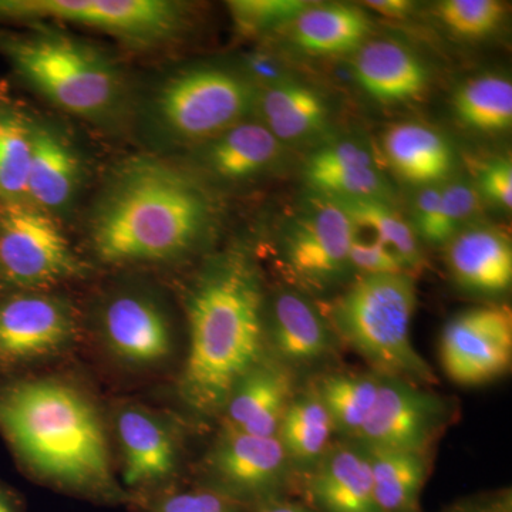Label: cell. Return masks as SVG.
Listing matches in <instances>:
<instances>
[{"instance_id":"6da1fadb","label":"cell","mask_w":512,"mask_h":512,"mask_svg":"<svg viewBox=\"0 0 512 512\" xmlns=\"http://www.w3.org/2000/svg\"><path fill=\"white\" fill-rule=\"evenodd\" d=\"M212 214L211 198L190 174L134 158L117 168L94 208V252L106 264L178 258L207 234Z\"/></svg>"},{"instance_id":"7a4b0ae2","label":"cell","mask_w":512,"mask_h":512,"mask_svg":"<svg viewBox=\"0 0 512 512\" xmlns=\"http://www.w3.org/2000/svg\"><path fill=\"white\" fill-rule=\"evenodd\" d=\"M190 348L180 393L192 410L215 414L268 352L264 293L254 264L242 254L222 256L198 279L188 299Z\"/></svg>"},{"instance_id":"3957f363","label":"cell","mask_w":512,"mask_h":512,"mask_svg":"<svg viewBox=\"0 0 512 512\" xmlns=\"http://www.w3.org/2000/svg\"><path fill=\"white\" fill-rule=\"evenodd\" d=\"M0 434L35 476L79 493L114 494L99 413L69 384L28 377L0 382Z\"/></svg>"},{"instance_id":"277c9868","label":"cell","mask_w":512,"mask_h":512,"mask_svg":"<svg viewBox=\"0 0 512 512\" xmlns=\"http://www.w3.org/2000/svg\"><path fill=\"white\" fill-rule=\"evenodd\" d=\"M414 281L409 274L359 276L333 303L328 320L339 342L355 350L372 372L427 387L437 376L410 335L417 306Z\"/></svg>"},{"instance_id":"5b68a950","label":"cell","mask_w":512,"mask_h":512,"mask_svg":"<svg viewBox=\"0 0 512 512\" xmlns=\"http://www.w3.org/2000/svg\"><path fill=\"white\" fill-rule=\"evenodd\" d=\"M0 53L26 83L60 109L103 119L119 106V72L86 43L50 32L0 35Z\"/></svg>"},{"instance_id":"8992f818","label":"cell","mask_w":512,"mask_h":512,"mask_svg":"<svg viewBox=\"0 0 512 512\" xmlns=\"http://www.w3.org/2000/svg\"><path fill=\"white\" fill-rule=\"evenodd\" d=\"M256 86L239 74L198 67L170 77L154 99V117L167 136L211 140L255 109Z\"/></svg>"},{"instance_id":"52a82bcc","label":"cell","mask_w":512,"mask_h":512,"mask_svg":"<svg viewBox=\"0 0 512 512\" xmlns=\"http://www.w3.org/2000/svg\"><path fill=\"white\" fill-rule=\"evenodd\" d=\"M56 19L121 39L154 43L175 35L183 8L167 0H0V22Z\"/></svg>"},{"instance_id":"ba28073f","label":"cell","mask_w":512,"mask_h":512,"mask_svg":"<svg viewBox=\"0 0 512 512\" xmlns=\"http://www.w3.org/2000/svg\"><path fill=\"white\" fill-rule=\"evenodd\" d=\"M82 271L49 212L29 202H0V278L22 289L43 288Z\"/></svg>"},{"instance_id":"9c48e42d","label":"cell","mask_w":512,"mask_h":512,"mask_svg":"<svg viewBox=\"0 0 512 512\" xmlns=\"http://www.w3.org/2000/svg\"><path fill=\"white\" fill-rule=\"evenodd\" d=\"M457 404L426 386L383 377L357 443L377 450L429 454L457 417Z\"/></svg>"},{"instance_id":"30bf717a","label":"cell","mask_w":512,"mask_h":512,"mask_svg":"<svg viewBox=\"0 0 512 512\" xmlns=\"http://www.w3.org/2000/svg\"><path fill=\"white\" fill-rule=\"evenodd\" d=\"M356 227L338 202L320 197L293 218L282 238L288 275L303 289L326 291L352 274L350 247Z\"/></svg>"},{"instance_id":"8fae6325","label":"cell","mask_w":512,"mask_h":512,"mask_svg":"<svg viewBox=\"0 0 512 512\" xmlns=\"http://www.w3.org/2000/svg\"><path fill=\"white\" fill-rule=\"evenodd\" d=\"M440 362L460 386H483L504 376L512 360V313L508 306L467 309L448 320L440 339Z\"/></svg>"},{"instance_id":"7c38bea8","label":"cell","mask_w":512,"mask_h":512,"mask_svg":"<svg viewBox=\"0 0 512 512\" xmlns=\"http://www.w3.org/2000/svg\"><path fill=\"white\" fill-rule=\"evenodd\" d=\"M208 468L217 491L232 503L268 500L291 480L293 468L278 437L252 436L225 427Z\"/></svg>"},{"instance_id":"4fadbf2b","label":"cell","mask_w":512,"mask_h":512,"mask_svg":"<svg viewBox=\"0 0 512 512\" xmlns=\"http://www.w3.org/2000/svg\"><path fill=\"white\" fill-rule=\"evenodd\" d=\"M72 313L36 293L0 298V376L53 355L73 338Z\"/></svg>"},{"instance_id":"5bb4252c","label":"cell","mask_w":512,"mask_h":512,"mask_svg":"<svg viewBox=\"0 0 512 512\" xmlns=\"http://www.w3.org/2000/svg\"><path fill=\"white\" fill-rule=\"evenodd\" d=\"M265 342L271 349L269 356L292 372L328 362L342 345L328 318L295 289L275 296L265 323Z\"/></svg>"},{"instance_id":"9a60e30c","label":"cell","mask_w":512,"mask_h":512,"mask_svg":"<svg viewBox=\"0 0 512 512\" xmlns=\"http://www.w3.org/2000/svg\"><path fill=\"white\" fill-rule=\"evenodd\" d=\"M296 393L295 372L266 355L229 394L224 406L227 427L252 436L276 437Z\"/></svg>"},{"instance_id":"2e32d148","label":"cell","mask_w":512,"mask_h":512,"mask_svg":"<svg viewBox=\"0 0 512 512\" xmlns=\"http://www.w3.org/2000/svg\"><path fill=\"white\" fill-rule=\"evenodd\" d=\"M306 494L316 512H383L373 488L366 448L356 440L332 444L306 473Z\"/></svg>"},{"instance_id":"e0dca14e","label":"cell","mask_w":512,"mask_h":512,"mask_svg":"<svg viewBox=\"0 0 512 512\" xmlns=\"http://www.w3.org/2000/svg\"><path fill=\"white\" fill-rule=\"evenodd\" d=\"M101 325L111 352L128 365H158L173 350L167 319L154 303L140 296L114 299L104 311Z\"/></svg>"},{"instance_id":"ac0fdd59","label":"cell","mask_w":512,"mask_h":512,"mask_svg":"<svg viewBox=\"0 0 512 512\" xmlns=\"http://www.w3.org/2000/svg\"><path fill=\"white\" fill-rule=\"evenodd\" d=\"M305 180L316 194L330 200H383L392 188L370 151L353 141L320 148L305 165Z\"/></svg>"},{"instance_id":"d6986e66","label":"cell","mask_w":512,"mask_h":512,"mask_svg":"<svg viewBox=\"0 0 512 512\" xmlns=\"http://www.w3.org/2000/svg\"><path fill=\"white\" fill-rule=\"evenodd\" d=\"M352 66L357 84L379 103H407L419 99L429 87L424 63L409 47L394 40L363 43Z\"/></svg>"},{"instance_id":"ffe728a7","label":"cell","mask_w":512,"mask_h":512,"mask_svg":"<svg viewBox=\"0 0 512 512\" xmlns=\"http://www.w3.org/2000/svg\"><path fill=\"white\" fill-rule=\"evenodd\" d=\"M447 264L458 286L483 296L511 288L512 247L503 232L488 227L458 231L447 242Z\"/></svg>"},{"instance_id":"44dd1931","label":"cell","mask_w":512,"mask_h":512,"mask_svg":"<svg viewBox=\"0 0 512 512\" xmlns=\"http://www.w3.org/2000/svg\"><path fill=\"white\" fill-rule=\"evenodd\" d=\"M117 433L128 487H146L173 476L177 464L173 437L151 414L124 409L117 419Z\"/></svg>"},{"instance_id":"7402d4cb","label":"cell","mask_w":512,"mask_h":512,"mask_svg":"<svg viewBox=\"0 0 512 512\" xmlns=\"http://www.w3.org/2000/svg\"><path fill=\"white\" fill-rule=\"evenodd\" d=\"M80 180L79 157L57 131L33 121L28 202L45 212L66 207Z\"/></svg>"},{"instance_id":"603a6c76","label":"cell","mask_w":512,"mask_h":512,"mask_svg":"<svg viewBox=\"0 0 512 512\" xmlns=\"http://www.w3.org/2000/svg\"><path fill=\"white\" fill-rule=\"evenodd\" d=\"M255 109L264 126L282 144L306 140L320 133L329 121L322 94L292 79L256 89Z\"/></svg>"},{"instance_id":"cb8c5ba5","label":"cell","mask_w":512,"mask_h":512,"mask_svg":"<svg viewBox=\"0 0 512 512\" xmlns=\"http://www.w3.org/2000/svg\"><path fill=\"white\" fill-rule=\"evenodd\" d=\"M372 30L362 8L345 3L309 5L292 22V40L309 55L338 56L356 52Z\"/></svg>"},{"instance_id":"d4e9b609","label":"cell","mask_w":512,"mask_h":512,"mask_svg":"<svg viewBox=\"0 0 512 512\" xmlns=\"http://www.w3.org/2000/svg\"><path fill=\"white\" fill-rule=\"evenodd\" d=\"M384 153L400 177L434 185L450 174L454 154L446 138L420 123L394 124L383 138Z\"/></svg>"},{"instance_id":"484cf974","label":"cell","mask_w":512,"mask_h":512,"mask_svg":"<svg viewBox=\"0 0 512 512\" xmlns=\"http://www.w3.org/2000/svg\"><path fill=\"white\" fill-rule=\"evenodd\" d=\"M282 154V143L262 123H238L211 138L204 161L222 180L242 181L264 173Z\"/></svg>"},{"instance_id":"4316f807","label":"cell","mask_w":512,"mask_h":512,"mask_svg":"<svg viewBox=\"0 0 512 512\" xmlns=\"http://www.w3.org/2000/svg\"><path fill=\"white\" fill-rule=\"evenodd\" d=\"M335 434L325 406L313 387L296 393L279 424L278 440L293 470L309 473L332 447Z\"/></svg>"},{"instance_id":"83f0119b","label":"cell","mask_w":512,"mask_h":512,"mask_svg":"<svg viewBox=\"0 0 512 512\" xmlns=\"http://www.w3.org/2000/svg\"><path fill=\"white\" fill-rule=\"evenodd\" d=\"M365 448L380 510L419 511L421 490L429 477V454Z\"/></svg>"},{"instance_id":"f1b7e54d","label":"cell","mask_w":512,"mask_h":512,"mask_svg":"<svg viewBox=\"0 0 512 512\" xmlns=\"http://www.w3.org/2000/svg\"><path fill=\"white\" fill-rule=\"evenodd\" d=\"M382 376L375 372H336L320 376L313 390L332 420L335 434L343 440H356L375 406Z\"/></svg>"},{"instance_id":"f546056e","label":"cell","mask_w":512,"mask_h":512,"mask_svg":"<svg viewBox=\"0 0 512 512\" xmlns=\"http://www.w3.org/2000/svg\"><path fill=\"white\" fill-rule=\"evenodd\" d=\"M349 215L357 231L367 232L370 238L392 251L414 274L423 262L419 237L412 225L399 214L389 201L333 200ZM414 276V275H413Z\"/></svg>"},{"instance_id":"4dcf8cb0","label":"cell","mask_w":512,"mask_h":512,"mask_svg":"<svg viewBox=\"0 0 512 512\" xmlns=\"http://www.w3.org/2000/svg\"><path fill=\"white\" fill-rule=\"evenodd\" d=\"M457 119L481 133H503L512 124V84L487 74L468 80L454 93Z\"/></svg>"},{"instance_id":"1f68e13d","label":"cell","mask_w":512,"mask_h":512,"mask_svg":"<svg viewBox=\"0 0 512 512\" xmlns=\"http://www.w3.org/2000/svg\"><path fill=\"white\" fill-rule=\"evenodd\" d=\"M32 128L22 111L0 106V202H28Z\"/></svg>"},{"instance_id":"d6a6232c","label":"cell","mask_w":512,"mask_h":512,"mask_svg":"<svg viewBox=\"0 0 512 512\" xmlns=\"http://www.w3.org/2000/svg\"><path fill=\"white\" fill-rule=\"evenodd\" d=\"M437 15L453 35L477 40L493 35L505 18V6L497 0H444Z\"/></svg>"},{"instance_id":"836d02e7","label":"cell","mask_w":512,"mask_h":512,"mask_svg":"<svg viewBox=\"0 0 512 512\" xmlns=\"http://www.w3.org/2000/svg\"><path fill=\"white\" fill-rule=\"evenodd\" d=\"M309 5L303 0H234L228 9L242 35L256 36L292 23Z\"/></svg>"},{"instance_id":"e575fe53","label":"cell","mask_w":512,"mask_h":512,"mask_svg":"<svg viewBox=\"0 0 512 512\" xmlns=\"http://www.w3.org/2000/svg\"><path fill=\"white\" fill-rule=\"evenodd\" d=\"M478 211L480 195L471 185L458 181L441 187L440 244H447Z\"/></svg>"},{"instance_id":"d590c367","label":"cell","mask_w":512,"mask_h":512,"mask_svg":"<svg viewBox=\"0 0 512 512\" xmlns=\"http://www.w3.org/2000/svg\"><path fill=\"white\" fill-rule=\"evenodd\" d=\"M349 264L359 276L410 274L403 262L382 244L356 231L350 247Z\"/></svg>"},{"instance_id":"8d00e7d4","label":"cell","mask_w":512,"mask_h":512,"mask_svg":"<svg viewBox=\"0 0 512 512\" xmlns=\"http://www.w3.org/2000/svg\"><path fill=\"white\" fill-rule=\"evenodd\" d=\"M150 512H237V508L217 491L201 488L161 495L151 505Z\"/></svg>"},{"instance_id":"74e56055","label":"cell","mask_w":512,"mask_h":512,"mask_svg":"<svg viewBox=\"0 0 512 512\" xmlns=\"http://www.w3.org/2000/svg\"><path fill=\"white\" fill-rule=\"evenodd\" d=\"M480 188L485 197L504 210L512 207V165L510 160L498 158L485 164L480 173Z\"/></svg>"},{"instance_id":"f35d334b","label":"cell","mask_w":512,"mask_h":512,"mask_svg":"<svg viewBox=\"0 0 512 512\" xmlns=\"http://www.w3.org/2000/svg\"><path fill=\"white\" fill-rule=\"evenodd\" d=\"M440 204L441 188H424L416 200V231L417 237L430 244H440Z\"/></svg>"},{"instance_id":"ab89813d","label":"cell","mask_w":512,"mask_h":512,"mask_svg":"<svg viewBox=\"0 0 512 512\" xmlns=\"http://www.w3.org/2000/svg\"><path fill=\"white\" fill-rule=\"evenodd\" d=\"M446 512H511V497L508 494L467 501Z\"/></svg>"},{"instance_id":"60d3db41","label":"cell","mask_w":512,"mask_h":512,"mask_svg":"<svg viewBox=\"0 0 512 512\" xmlns=\"http://www.w3.org/2000/svg\"><path fill=\"white\" fill-rule=\"evenodd\" d=\"M365 5L390 19L407 18L414 9V3L410 0H367Z\"/></svg>"},{"instance_id":"b9f144b4","label":"cell","mask_w":512,"mask_h":512,"mask_svg":"<svg viewBox=\"0 0 512 512\" xmlns=\"http://www.w3.org/2000/svg\"><path fill=\"white\" fill-rule=\"evenodd\" d=\"M0 512H23L19 498L2 484H0Z\"/></svg>"},{"instance_id":"7bdbcfd3","label":"cell","mask_w":512,"mask_h":512,"mask_svg":"<svg viewBox=\"0 0 512 512\" xmlns=\"http://www.w3.org/2000/svg\"><path fill=\"white\" fill-rule=\"evenodd\" d=\"M259 512H316L309 510V508L302 507V505L291 503H269L265 504Z\"/></svg>"}]
</instances>
